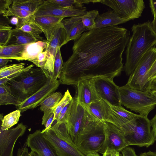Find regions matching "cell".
I'll use <instances>...</instances> for the list:
<instances>
[{
	"instance_id": "1",
	"label": "cell",
	"mask_w": 156,
	"mask_h": 156,
	"mask_svg": "<svg viewBox=\"0 0 156 156\" xmlns=\"http://www.w3.org/2000/svg\"><path fill=\"white\" fill-rule=\"evenodd\" d=\"M130 37L129 31L118 26L84 32L74 41L73 53L64 63L60 83L76 86L81 80L100 77L113 80L119 76Z\"/></svg>"
},
{
	"instance_id": "2",
	"label": "cell",
	"mask_w": 156,
	"mask_h": 156,
	"mask_svg": "<svg viewBox=\"0 0 156 156\" xmlns=\"http://www.w3.org/2000/svg\"><path fill=\"white\" fill-rule=\"evenodd\" d=\"M131 29L133 34L126 46L123 68L128 76L133 73L144 55L156 44V34L149 20L134 24Z\"/></svg>"
},
{
	"instance_id": "3",
	"label": "cell",
	"mask_w": 156,
	"mask_h": 156,
	"mask_svg": "<svg viewBox=\"0 0 156 156\" xmlns=\"http://www.w3.org/2000/svg\"><path fill=\"white\" fill-rule=\"evenodd\" d=\"M50 76L40 68H32L6 84L22 102L42 87Z\"/></svg>"
},
{
	"instance_id": "4",
	"label": "cell",
	"mask_w": 156,
	"mask_h": 156,
	"mask_svg": "<svg viewBox=\"0 0 156 156\" xmlns=\"http://www.w3.org/2000/svg\"><path fill=\"white\" fill-rule=\"evenodd\" d=\"M104 123L95 119L88 112L87 122L75 144L84 155L98 153L105 139Z\"/></svg>"
},
{
	"instance_id": "5",
	"label": "cell",
	"mask_w": 156,
	"mask_h": 156,
	"mask_svg": "<svg viewBox=\"0 0 156 156\" xmlns=\"http://www.w3.org/2000/svg\"><path fill=\"white\" fill-rule=\"evenodd\" d=\"M147 116L139 115L125 123L120 129L124 133L126 141L129 146L136 145L148 147L155 141L153 131Z\"/></svg>"
},
{
	"instance_id": "6",
	"label": "cell",
	"mask_w": 156,
	"mask_h": 156,
	"mask_svg": "<svg viewBox=\"0 0 156 156\" xmlns=\"http://www.w3.org/2000/svg\"><path fill=\"white\" fill-rule=\"evenodd\" d=\"M119 88L122 105L140 115L147 116L156 106V98L149 90L133 89L126 84Z\"/></svg>"
},
{
	"instance_id": "7",
	"label": "cell",
	"mask_w": 156,
	"mask_h": 156,
	"mask_svg": "<svg viewBox=\"0 0 156 156\" xmlns=\"http://www.w3.org/2000/svg\"><path fill=\"white\" fill-rule=\"evenodd\" d=\"M43 134L54 147L58 156H85L72 140L66 122H56Z\"/></svg>"
},
{
	"instance_id": "8",
	"label": "cell",
	"mask_w": 156,
	"mask_h": 156,
	"mask_svg": "<svg viewBox=\"0 0 156 156\" xmlns=\"http://www.w3.org/2000/svg\"><path fill=\"white\" fill-rule=\"evenodd\" d=\"M156 59V48L154 46L143 56L134 70L129 76L126 84L133 89L147 91L150 82L148 72Z\"/></svg>"
},
{
	"instance_id": "9",
	"label": "cell",
	"mask_w": 156,
	"mask_h": 156,
	"mask_svg": "<svg viewBox=\"0 0 156 156\" xmlns=\"http://www.w3.org/2000/svg\"><path fill=\"white\" fill-rule=\"evenodd\" d=\"M113 10L119 17L129 20L141 16L145 8L143 0H99Z\"/></svg>"
},
{
	"instance_id": "10",
	"label": "cell",
	"mask_w": 156,
	"mask_h": 156,
	"mask_svg": "<svg viewBox=\"0 0 156 156\" xmlns=\"http://www.w3.org/2000/svg\"><path fill=\"white\" fill-rule=\"evenodd\" d=\"M92 80L94 89L100 100L106 101L112 105L122 106L119 86L113 80L100 77L92 78Z\"/></svg>"
},
{
	"instance_id": "11",
	"label": "cell",
	"mask_w": 156,
	"mask_h": 156,
	"mask_svg": "<svg viewBox=\"0 0 156 156\" xmlns=\"http://www.w3.org/2000/svg\"><path fill=\"white\" fill-rule=\"evenodd\" d=\"M73 99V105L66 123L70 135L75 144L78 135L87 122L88 112L79 102L76 92Z\"/></svg>"
},
{
	"instance_id": "12",
	"label": "cell",
	"mask_w": 156,
	"mask_h": 156,
	"mask_svg": "<svg viewBox=\"0 0 156 156\" xmlns=\"http://www.w3.org/2000/svg\"><path fill=\"white\" fill-rule=\"evenodd\" d=\"M104 123L105 139L98 153L103 154L108 149L120 152L128 146L122 131L111 123L105 122Z\"/></svg>"
},
{
	"instance_id": "13",
	"label": "cell",
	"mask_w": 156,
	"mask_h": 156,
	"mask_svg": "<svg viewBox=\"0 0 156 156\" xmlns=\"http://www.w3.org/2000/svg\"><path fill=\"white\" fill-rule=\"evenodd\" d=\"M60 84L59 80H55L52 76H49L45 84L21 104L16 106L17 109L22 113L28 109L36 108L48 95L54 92Z\"/></svg>"
},
{
	"instance_id": "14",
	"label": "cell",
	"mask_w": 156,
	"mask_h": 156,
	"mask_svg": "<svg viewBox=\"0 0 156 156\" xmlns=\"http://www.w3.org/2000/svg\"><path fill=\"white\" fill-rule=\"evenodd\" d=\"M27 127L21 123L6 130L0 129V156H13V150L18 138L25 133Z\"/></svg>"
},
{
	"instance_id": "15",
	"label": "cell",
	"mask_w": 156,
	"mask_h": 156,
	"mask_svg": "<svg viewBox=\"0 0 156 156\" xmlns=\"http://www.w3.org/2000/svg\"><path fill=\"white\" fill-rule=\"evenodd\" d=\"M26 142L31 150L36 151L41 156H58L54 147L40 130L29 134Z\"/></svg>"
},
{
	"instance_id": "16",
	"label": "cell",
	"mask_w": 156,
	"mask_h": 156,
	"mask_svg": "<svg viewBox=\"0 0 156 156\" xmlns=\"http://www.w3.org/2000/svg\"><path fill=\"white\" fill-rule=\"evenodd\" d=\"M92 79L80 80L76 85L78 101L85 108L92 102L101 100L94 89Z\"/></svg>"
},
{
	"instance_id": "17",
	"label": "cell",
	"mask_w": 156,
	"mask_h": 156,
	"mask_svg": "<svg viewBox=\"0 0 156 156\" xmlns=\"http://www.w3.org/2000/svg\"><path fill=\"white\" fill-rule=\"evenodd\" d=\"M81 16H73L63 19L61 21L66 33L67 43L78 38L85 32L89 30L83 23Z\"/></svg>"
},
{
	"instance_id": "18",
	"label": "cell",
	"mask_w": 156,
	"mask_h": 156,
	"mask_svg": "<svg viewBox=\"0 0 156 156\" xmlns=\"http://www.w3.org/2000/svg\"><path fill=\"white\" fill-rule=\"evenodd\" d=\"M64 18L61 17L42 16H34V20L44 33L46 38V42H48L57 26Z\"/></svg>"
},
{
	"instance_id": "19",
	"label": "cell",
	"mask_w": 156,
	"mask_h": 156,
	"mask_svg": "<svg viewBox=\"0 0 156 156\" xmlns=\"http://www.w3.org/2000/svg\"><path fill=\"white\" fill-rule=\"evenodd\" d=\"M129 21L119 17L113 10L110 9L105 12L98 15L95 20L94 29L117 26Z\"/></svg>"
},
{
	"instance_id": "20",
	"label": "cell",
	"mask_w": 156,
	"mask_h": 156,
	"mask_svg": "<svg viewBox=\"0 0 156 156\" xmlns=\"http://www.w3.org/2000/svg\"><path fill=\"white\" fill-rule=\"evenodd\" d=\"M66 7H63L55 3L53 0H45L34 14L35 17L55 16L65 18L64 14Z\"/></svg>"
},
{
	"instance_id": "21",
	"label": "cell",
	"mask_w": 156,
	"mask_h": 156,
	"mask_svg": "<svg viewBox=\"0 0 156 156\" xmlns=\"http://www.w3.org/2000/svg\"><path fill=\"white\" fill-rule=\"evenodd\" d=\"M67 34L61 22L58 24L54 30L49 41L46 42V50L56 52L58 48L66 44Z\"/></svg>"
},
{
	"instance_id": "22",
	"label": "cell",
	"mask_w": 156,
	"mask_h": 156,
	"mask_svg": "<svg viewBox=\"0 0 156 156\" xmlns=\"http://www.w3.org/2000/svg\"><path fill=\"white\" fill-rule=\"evenodd\" d=\"M34 18V15L26 19L20 18L19 24L16 28L27 33L38 41H45L46 40L40 36L43 32L35 22Z\"/></svg>"
},
{
	"instance_id": "23",
	"label": "cell",
	"mask_w": 156,
	"mask_h": 156,
	"mask_svg": "<svg viewBox=\"0 0 156 156\" xmlns=\"http://www.w3.org/2000/svg\"><path fill=\"white\" fill-rule=\"evenodd\" d=\"M37 41L29 34L15 28L12 30L8 40L3 46L27 44Z\"/></svg>"
},
{
	"instance_id": "24",
	"label": "cell",
	"mask_w": 156,
	"mask_h": 156,
	"mask_svg": "<svg viewBox=\"0 0 156 156\" xmlns=\"http://www.w3.org/2000/svg\"><path fill=\"white\" fill-rule=\"evenodd\" d=\"M47 45L46 40L27 44L22 55V61L27 60L31 62L36 58L39 54L46 49Z\"/></svg>"
},
{
	"instance_id": "25",
	"label": "cell",
	"mask_w": 156,
	"mask_h": 156,
	"mask_svg": "<svg viewBox=\"0 0 156 156\" xmlns=\"http://www.w3.org/2000/svg\"><path fill=\"white\" fill-rule=\"evenodd\" d=\"M27 44L0 46V58L22 61Z\"/></svg>"
},
{
	"instance_id": "26",
	"label": "cell",
	"mask_w": 156,
	"mask_h": 156,
	"mask_svg": "<svg viewBox=\"0 0 156 156\" xmlns=\"http://www.w3.org/2000/svg\"><path fill=\"white\" fill-rule=\"evenodd\" d=\"M22 102L7 84L0 85V105H13L17 106Z\"/></svg>"
},
{
	"instance_id": "27",
	"label": "cell",
	"mask_w": 156,
	"mask_h": 156,
	"mask_svg": "<svg viewBox=\"0 0 156 156\" xmlns=\"http://www.w3.org/2000/svg\"><path fill=\"white\" fill-rule=\"evenodd\" d=\"M44 0H13L11 6L34 13L44 3Z\"/></svg>"
},
{
	"instance_id": "28",
	"label": "cell",
	"mask_w": 156,
	"mask_h": 156,
	"mask_svg": "<svg viewBox=\"0 0 156 156\" xmlns=\"http://www.w3.org/2000/svg\"><path fill=\"white\" fill-rule=\"evenodd\" d=\"M63 96L61 93L54 92L46 97L40 104V109L44 112L47 111L55 108Z\"/></svg>"
},
{
	"instance_id": "29",
	"label": "cell",
	"mask_w": 156,
	"mask_h": 156,
	"mask_svg": "<svg viewBox=\"0 0 156 156\" xmlns=\"http://www.w3.org/2000/svg\"><path fill=\"white\" fill-rule=\"evenodd\" d=\"M21 115V112L19 110H16L5 115L2 118L1 114L0 120L2 122L0 129L6 130L18 122Z\"/></svg>"
},
{
	"instance_id": "30",
	"label": "cell",
	"mask_w": 156,
	"mask_h": 156,
	"mask_svg": "<svg viewBox=\"0 0 156 156\" xmlns=\"http://www.w3.org/2000/svg\"><path fill=\"white\" fill-rule=\"evenodd\" d=\"M89 113L96 119L104 122L101 100L95 101L85 108Z\"/></svg>"
},
{
	"instance_id": "31",
	"label": "cell",
	"mask_w": 156,
	"mask_h": 156,
	"mask_svg": "<svg viewBox=\"0 0 156 156\" xmlns=\"http://www.w3.org/2000/svg\"><path fill=\"white\" fill-rule=\"evenodd\" d=\"M25 63H20L7 65L0 69V79L16 74L25 68Z\"/></svg>"
},
{
	"instance_id": "32",
	"label": "cell",
	"mask_w": 156,
	"mask_h": 156,
	"mask_svg": "<svg viewBox=\"0 0 156 156\" xmlns=\"http://www.w3.org/2000/svg\"><path fill=\"white\" fill-rule=\"evenodd\" d=\"M109 104L112 112L120 118L124 123L131 120L139 115L128 111L122 106L112 105L109 103Z\"/></svg>"
},
{
	"instance_id": "33",
	"label": "cell",
	"mask_w": 156,
	"mask_h": 156,
	"mask_svg": "<svg viewBox=\"0 0 156 156\" xmlns=\"http://www.w3.org/2000/svg\"><path fill=\"white\" fill-rule=\"evenodd\" d=\"M98 14V11L94 9L87 11L85 15L81 16L83 25L89 30L94 29L95 26V20Z\"/></svg>"
},
{
	"instance_id": "34",
	"label": "cell",
	"mask_w": 156,
	"mask_h": 156,
	"mask_svg": "<svg viewBox=\"0 0 156 156\" xmlns=\"http://www.w3.org/2000/svg\"><path fill=\"white\" fill-rule=\"evenodd\" d=\"M34 14V13L23 9L11 6L3 16L7 18L12 16L20 19H26L32 16Z\"/></svg>"
},
{
	"instance_id": "35",
	"label": "cell",
	"mask_w": 156,
	"mask_h": 156,
	"mask_svg": "<svg viewBox=\"0 0 156 156\" xmlns=\"http://www.w3.org/2000/svg\"><path fill=\"white\" fill-rule=\"evenodd\" d=\"M60 48L57 49L54 61L52 77L55 80L60 78L62 71L64 63L61 55Z\"/></svg>"
},
{
	"instance_id": "36",
	"label": "cell",
	"mask_w": 156,
	"mask_h": 156,
	"mask_svg": "<svg viewBox=\"0 0 156 156\" xmlns=\"http://www.w3.org/2000/svg\"><path fill=\"white\" fill-rule=\"evenodd\" d=\"M73 99V98L70 94L69 90L68 89L54 110V121L56 120L62 110Z\"/></svg>"
},
{
	"instance_id": "37",
	"label": "cell",
	"mask_w": 156,
	"mask_h": 156,
	"mask_svg": "<svg viewBox=\"0 0 156 156\" xmlns=\"http://www.w3.org/2000/svg\"><path fill=\"white\" fill-rule=\"evenodd\" d=\"M73 104V99L60 112L56 119V122H67Z\"/></svg>"
},
{
	"instance_id": "38",
	"label": "cell",
	"mask_w": 156,
	"mask_h": 156,
	"mask_svg": "<svg viewBox=\"0 0 156 156\" xmlns=\"http://www.w3.org/2000/svg\"><path fill=\"white\" fill-rule=\"evenodd\" d=\"M12 27L8 25L0 24V46H3L9 37Z\"/></svg>"
},
{
	"instance_id": "39",
	"label": "cell",
	"mask_w": 156,
	"mask_h": 156,
	"mask_svg": "<svg viewBox=\"0 0 156 156\" xmlns=\"http://www.w3.org/2000/svg\"><path fill=\"white\" fill-rule=\"evenodd\" d=\"M47 51H44L40 53L35 59L31 62L39 68L44 71V68L47 62Z\"/></svg>"
},
{
	"instance_id": "40",
	"label": "cell",
	"mask_w": 156,
	"mask_h": 156,
	"mask_svg": "<svg viewBox=\"0 0 156 156\" xmlns=\"http://www.w3.org/2000/svg\"><path fill=\"white\" fill-rule=\"evenodd\" d=\"M34 66V65L33 64H31L27 67H25L23 71L16 74L0 79V85L6 83L9 80H11L14 79L18 77L24 71L33 68Z\"/></svg>"
},
{
	"instance_id": "41",
	"label": "cell",
	"mask_w": 156,
	"mask_h": 156,
	"mask_svg": "<svg viewBox=\"0 0 156 156\" xmlns=\"http://www.w3.org/2000/svg\"><path fill=\"white\" fill-rule=\"evenodd\" d=\"M13 0H0V14L4 15L12 5Z\"/></svg>"
},
{
	"instance_id": "42",
	"label": "cell",
	"mask_w": 156,
	"mask_h": 156,
	"mask_svg": "<svg viewBox=\"0 0 156 156\" xmlns=\"http://www.w3.org/2000/svg\"><path fill=\"white\" fill-rule=\"evenodd\" d=\"M121 152L122 156H137L134 149L128 146L123 149Z\"/></svg>"
},
{
	"instance_id": "43",
	"label": "cell",
	"mask_w": 156,
	"mask_h": 156,
	"mask_svg": "<svg viewBox=\"0 0 156 156\" xmlns=\"http://www.w3.org/2000/svg\"><path fill=\"white\" fill-rule=\"evenodd\" d=\"M148 76L150 81L156 78V59L149 71Z\"/></svg>"
},
{
	"instance_id": "44",
	"label": "cell",
	"mask_w": 156,
	"mask_h": 156,
	"mask_svg": "<svg viewBox=\"0 0 156 156\" xmlns=\"http://www.w3.org/2000/svg\"><path fill=\"white\" fill-rule=\"evenodd\" d=\"M17 156H29V153L27 147L23 146L19 148Z\"/></svg>"
},
{
	"instance_id": "45",
	"label": "cell",
	"mask_w": 156,
	"mask_h": 156,
	"mask_svg": "<svg viewBox=\"0 0 156 156\" xmlns=\"http://www.w3.org/2000/svg\"><path fill=\"white\" fill-rule=\"evenodd\" d=\"M149 6L154 19H156V0H150Z\"/></svg>"
},
{
	"instance_id": "46",
	"label": "cell",
	"mask_w": 156,
	"mask_h": 156,
	"mask_svg": "<svg viewBox=\"0 0 156 156\" xmlns=\"http://www.w3.org/2000/svg\"><path fill=\"white\" fill-rule=\"evenodd\" d=\"M150 122L154 132L155 141H156V114L150 120Z\"/></svg>"
},
{
	"instance_id": "47",
	"label": "cell",
	"mask_w": 156,
	"mask_h": 156,
	"mask_svg": "<svg viewBox=\"0 0 156 156\" xmlns=\"http://www.w3.org/2000/svg\"><path fill=\"white\" fill-rule=\"evenodd\" d=\"M156 90V78L150 81L147 90Z\"/></svg>"
},
{
	"instance_id": "48",
	"label": "cell",
	"mask_w": 156,
	"mask_h": 156,
	"mask_svg": "<svg viewBox=\"0 0 156 156\" xmlns=\"http://www.w3.org/2000/svg\"><path fill=\"white\" fill-rule=\"evenodd\" d=\"M12 61V60L10 59L0 58V69L7 66L9 62Z\"/></svg>"
},
{
	"instance_id": "49",
	"label": "cell",
	"mask_w": 156,
	"mask_h": 156,
	"mask_svg": "<svg viewBox=\"0 0 156 156\" xmlns=\"http://www.w3.org/2000/svg\"><path fill=\"white\" fill-rule=\"evenodd\" d=\"M9 22L11 24L15 25L16 27H17L20 23V18L16 16H12L10 19Z\"/></svg>"
},
{
	"instance_id": "50",
	"label": "cell",
	"mask_w": 156,
	"mask_h": 156,
	"mask_svg": "<svg viewBox=\"0 0 156 156\" xmlns=\"http://www.w3.org/2000/svg\"><path fill=\"white\" fill-rule=\"evenodd\" d=\"M116 152L114 150L108 149L103 153L102 156H115Z\"/></svg>"
},
{
	"instance_id": "51",
	"label": "cell",
	"mask_w": 156,
	"mask_h": 156,
	"mask_svg": "<svg viewBox=\"0 0 156 156\" xmlns=\"http://www.w3.org/2000/svg\"><path fill=\"white\" fill-rule=\"evenodd\" d=\"M139 156H156V152L149 151L147 152L141 153Z\"/></svg>"
},
{
	"instance_id": "52",
	"label": "cell",
	"mask_w": 156,
	"mask_h": 156,
	"mask_svg": "<svg viewBox=\"0 0 156 156\" xmlns=\"http://www.w3.org/2000/svg\"><path fill=\"white\" fill-rule=\"evenodd\" d=\"M151 25L153 30L156 34V19H154L151 22Z\"/></svg>"
},
{
	"instance_id": "53",
	"label": "cell",
	"mask_w": 156,
	"mask_h": 156,
	"mask_svg": "<svg viewBox=\"0 0 156 156\" xmlns=\"http://www.w3.org/2000/svg\"><path fill=\"white\" fill-rule=\"evenodd\" d=\"M29 156H41V155L36 151L31 150L29 153Z\"/></svg>"
},
{
	"instance_id": "54",
	"label": "cell",
	"mask_w": 156,
	"mask_h": 156,
	"mask_svg": "<svg viewBox=\"0 0 156 156\" xmlns=\"http://www.w3.org/2000/svg\"><path fill=\"white\" fill-rule=\"evenodd\" d=\"M86 156H101L99 154H98L97 153H92L89 154Z\"/></svg>"
},
{
	"instance_id": "55",
	"label": "cell",
	"mask_w": 156,
	"mask_h": 156,
	"mask_svg": "<svg viewBox=\"0 0 156 156\" xmlns=\"http://www.w3.org/2000/svg\"><path fill=\"white\" fill-rule=\"evenodd\" d=\"M149 91L151 94L156 98V90Z\"/></svg>"
},
{
	"instance_id": "56",
	"label": "cell",
	"mask_w": 156,
	"mask_h": 156,
	"mask_svg": "<svg viewBox=\"0 0 156 156\" xmlns=\"http://www.w3.org/2000/svg\"><path fill=\"white\" fill-rule=\"evenodd\" d=\"M119 153L118 152L116 151L115 156H120Z\"/></svg>"
}]
</instances>
